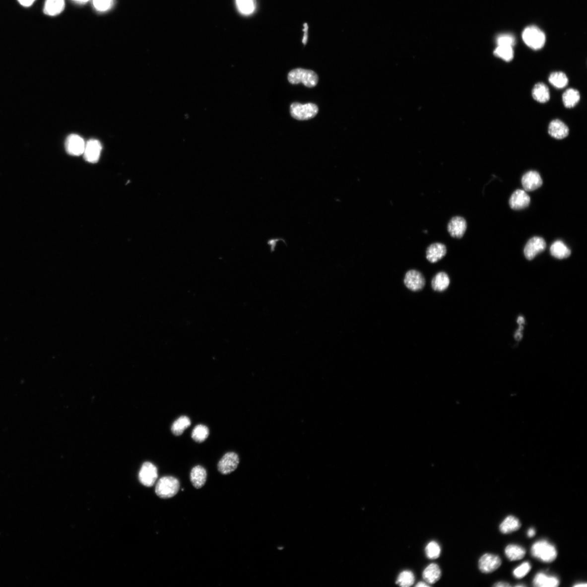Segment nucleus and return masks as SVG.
Masks as SVG:
<instances>
[{
	"mask_svg": "<svg viewBox=\"0 0 587 587\" xmlns=\"http://www.w3.org/2000/svg\"><path fill=\"white\" fill-rule=\"evenodd\" d=\"M521 527L520 521L512 516L507 517L501 523L500 530L504 534H509L517 531Z\"/></svg>",
	"mask_w": 587,
	"mask_h": 587,
	"instance_id": "obj_25",
	"label": "nucleus"
},
{
	"mask_svg": "<svg viewBox=\"0 0 587 587\" xmlns=\"http://www.w3.org/2000/svg\"><path fill=\"white\" fill-rule=\"evenodd\" d=\"M425 552L427 557L430 559L435 560L440 556L441 547L436 541H432L427 545Z\"/></svg>",
	"mask_w": 587,
	"mask_h": 587,
	"instance_id": "obj_35",
	"label": "nucleus"
},
{
	"mask_svg": "<svg viewBox=\"0 0 587 587\" xmlns=\"http://www.w3.org/2000/svg\"><path fill=\"white\" fill-rule=\"evenodd\" d=\"M516 587H526V586L523 585H516Z\"/></svg>",
	"mask_w": 587,
	"mask_h": 587,
	"instance_id": "obj_48",
	"label": "nucleus"
},
{
	"mask_svg": "<svg viewBox=\"0 0 587 587\" xmlns=\"http://www.w3.org/2000/svg\"><path fill=\"white\" fill-rule=\"evenodd\" d=\"M157 478L158 471L155 465L149 461L142 464L139 474V481L142 484L151 487L155 484Z\"/></svg>",
	"mask_w": 587,
	"mask_h": 587,
	"instance_id": "obj_7",
	"label": "nucleus"
},
{
	"mask_svg": "<svg viewBox=\"0 0 587 587\" xmlns=\"http://www.w3.org/2000/svg\"><path fill=\"white\" fill-rule=\"evenodd\" d=\"M447 249L445 245L440 243L432 244L426 250V259L431 263H435L445 257Z\"/></svg>",
	"mask_w": 587,
	"mask_h": 587,
	"instance_id": "obj_16",
	"label": "nucleus"
},
{
	"mask_svg": "<svg viewBox=\"0 0 587 587\" xmlns=\"http://www.w3.org/2000/svg\"><path fill=\"white\" fill-rule=\"evenodd\" d=\"M65 146V150L69 155L79 156L83 154L85 142L80 136L73 134L67 136Z\"/></svg>",
	"mask_w": 587,
	"mask_h": 587,
	"instance_id": "obj_10",
	"label": "nucleus"
},
{
	"mask_svg": "<svg viewBox=\"0 0 587 587\" xmlns=\"http://www.w3.org/2000/svg\"><path fill=\"white\" fill-rule=\"evenodd\" d=\"M280 242H283L285 244H286V242L285 241L284 239L281 238L270 239V240L267 242V245H268L270 248V251L271 253L274 252L277 246V243Z\"/></svg>",
	"mask_w": 587,
	"mask_h": 587,
	"instance_id": "obj_38",
	"label": "nucleus"
},
{
	"mask_svg": "<svg viewBox=\"0 0 587 587\" xmlns=\"http://www.w3.org/2000/svg\"><path fill=\"white\" fill-rule=\"evenodd\" d=\"M531 554L541 561L550 563L556 560L557 551L554 545L547 540H541L532 545Z\"/></svg>",
	"mask_w": 587,
	"mask_h": 587,
	"instance_id": "obj_1",
	"label": "nucleus"
},
{
	"mask_svg": "<svg viewBox=\"0 0 587 587\" xmlns=\"http://www.w3.org/2000/svg\"><path fill=\"white\" fill-rule=\"evenodd\" d=\"M19 2L24 7H30L35 2L36 0H18Z\"/></svg>",
	"mask_w": 587,
	"mask_h": 587,
	"instance_id": "obj_40",
	"label": "nucleus"
},
{
	"mask_svg": "<svg viewBox=\"0 0 587 587\" xmlns=\"http://www.w3.org/2000/svg\"><path fill=\"white\" fill-rule=\"evenodd\" d=\"M403 282L405 286L413 292H419L425 286V278L422 273L417 270H410L404 276Z\"/></svg>",
	"mask_w": 587,
	"mask_h": 587,
	"instance_id": "obj_6",
	"label": "nucleus"
},
{
	"mask_svg": "<svg viewBox=\"0 0 587 587\" xmlns=\"http://www.w3.org/2000/svg\"><path fill=\"white\" fill-rule=\"evenodd\" d=\"M569 130L566 124L561 120L555 119L549 124V133L556 139H561L568 135Z\"/></svg>",
	"mask_w": 587,
	"mask_h": 587,
	"instance_id": "obj_17",
	"label": "nucleus"
},
{
	"mask_svg": "<svg viewBox=\"0 0 587 587\" xmlns=\"http://www.w3.org/2000/svg\"><path fill=\"white\" fill-rule=\"evenodd\" d=\"M236 3L239 12L246 16L253 14L256 8V0H236Z\"/></svg>",
	"mask_w": 587,
	"mask_h": 587,
	"instance_id": "obj_29",
	"label": "nucleus"
},
{
	"mask_svg": "<svg viewBox=\"0 0 587 587\" xmlns=\"http://www.w3.org/2000/svg\"><path fill=\"white\" fill-rule=\"evenodd\" d=\"M522 39L530 48L539 50L542 48L545 43V34L536 26H529L522 32Z\"/></svg>",
	"mask_w": 587,
	"mask_h": 587,
	"instance_id": "obj_4",
	"label": "nucleus"
},
{
	"mask_svg": "<svg viewBox=\"0 0 587 587\" xmlns=\"http://www.w3.org/2000/svg\"><path fill=\"white\" fill-rule=\"evenodd\" d=\"M180 484L179 480L173 476H164L160 478L156 484L155 492L159 498H173L179 491Z\"/></svg>",
	"mask_w": 587,
	"mask_h": 587,
	"instance_id": "obj_2",
	"label": "nucleus"
},
{
	"mask_svg": "<svg viewBox=\"0 0 587 587\" xmlns=\"http://www.w3.org/2000/svg\"><path fill=\"white\" fill-rule=\"evenodd\" d=\"M416 587H430V585L426 584L425 583L420 582L417 585H416Z\"/></svg>",
	"mask_w": 587,
	"mask_h": 587,
	"instance_id": "obj_46",
	"label": "nucleus"
},
{
	"mask_svg": "<svg viewBox=\"0 0 587 587\" xmlns=\"http://www.w3.org/2000/svg\"><path fill=\"white\" fill-rule=\"evenodd\" d=\"M531 201L526 191L518 190L516 191L510 197V205L512 209L521 210L527 207Z\"/></svg>",
	"mask_w": 587,
	"mask_h": 587,
	"instance_id": "obj_15",
	"label": "nucleus"
},
{
	"mask_svg": "<svg viewBox=\"0 0 587 587\" xmlns=\"http://www.w3.org/2000/svg\"><path fill=\"white\" fill-rule=\"evenodd\" d=\"M239 463V458L236 453H227L220 460L218 469L222 474H229L237 468Z\"/></svg>",
	"mask_w": 587,
	"mask_h": 587,
	"instance_id": "obj_8",
	"label": "nucleus"
},
{
	"mask_svg": "<svg viewBox=\"0 0 587 587\" xmlns=\"http://www.w3.org/2000/svg\"><path fill=\"white\" fill-rule=\"evenodd\" d=\"M65 0H46L44 12L49 16H56L61 13L65 8Z\"/></svg>",
	"mask_w": 587,
	"mask_h": 587,
	"instance_id": "obj_21",
	"label": "nucleus"
},
{
	"mask_svg": "<svg viewBox=\"0 0 587 587\" xmlns=\"http://www.w3.org/2000/svg\"><path fill=\"white\" fill-rule=\"evenodd\" d=\"M550 253L554 258L562 260L567 259L571 255V251L561 241H557L552 244Z\"/></svg>",
	"mask_w": 587,
	"mask_h": 587,
	"instance_id": "obj_23",
	"label": "nucleus"
},
{
	"mask_svg": "<svg viewBox=\"0 0 587 587\" xmlns=\"http://www.w3.org/2000/svg\"><path fill=\"white\" fill-rule=\"evenodd\" d=\"M450 280L449 275L445 272H440L432 278L431 286L433 290L436 292H442L446 290L450 285Z\"/></svg>",
	"mask_w": 587,
	"mask_h": 587,
	"instance_id": "obj_20",
	"label": "nucleus"
},
{
	"mask_svg": "<svg viewBox=\"0 0 587 587\" xmlns=\"http://www.w3.org/2000/svg\"><path fill=\"white\" fill-rule=\"evenodd\" d=\"M549 81L554 87L563 88L567 86L568 78L565 73L558 71L552 72L549 77Z\"/></svg>",
	"mask_w": 587,
	"mask_h": 587,
	"instance_id": "obj_30",
	"label": "nucleus"
},
{
	"mask_svg": "<svg viewBox=\"0 0 587 587\" xmlns=\"http://www.w3.org/2000/svg\"><path fill=\"white\" fill-rule=\"evenodd\" d=\"M191 425V421L189 418L187 416H181L174 421L171 430L174 435L179 436L183 434Z\"/></svg>",
	"mask_w": 587,
	"mask_h": 587,
	"instance_id": "obj_27",
	"label": "nucleus"
},
{
	"mask_svg": "<svg viewBox=\"0 0 587 587\" xmlns=\"http://www.w3.org/2000/svg\"><path fill=\"white\" fill-rule=\"evenodd\" d=\"M544 239L539 237H534L529 239L524 249V255L528 260H532L546 249Z\"/></svg>",
	"mask_w": 587,
	"mask_h": 587,
	"instance_id": "obj_9",
	"label": "nucleus"
},
{
	"mask_svg": "<svg viewBox=\"0 0 587 587\" xmlns=\"http://www.w3.org/2000/svg\"><path fill=\"white\" fill-rule=\"evenodd\" d=\"M535 534V529L533 528H529L527 532L528 537L529 538L533 537Z\"/></svg>",
	"mask_w": 587,
	"mask_h": 587,
	"instance_id": "obj_43",
	"label": "nucleus"
},
{
	"mask_svg": "<svg viewBox=\"0 0 587 587\" xmlns=\"http://www.w3.org/2000/svg\"><path fill=\"white\" fill-rule=\"evenodd\" d=\"M501 565L500 558L497 555L486 554L482 556L478 562L480 571L483 573H491Z\"/></svg>",
	"mask_w": 587,
	"mask_h": 587,
	"instance_id": "obj_12",
	"label": "nucleus"
},
{
	"mask_svg": "<svg viewBox=\"0 0 587 587\" xmlns=\"http://www.w3.org/2000/svg\"><path fill=\"white\" fill-rule=\"evenodd\" d=\"M115 2V0H93L94 8L100 13L106 12L110 10Z\"/></svg>",
	"mask_w": 587,
	"mask_h": 587,
	"instance_id": "obj_34",
	"label": "nucleus"
},
{
	"mask_svg": "<svg viewBox=\"0 0 587 587\" xmlns=\"http://www.w3.org/2000/svg\"><path fill=\"white\" fill-rule=\"evenodd\" d=\"M494 54L507 62H510L514 59V51L511 47L498 46L494 50Z\"/></svg>",
	"mask_w": 587,
	"mask_h": 587,
	"instance_id": "obj_32",
	"label": "nucleus"
},
{
	"mask_svg": "<svg viewBox=\"0 0 587 587\" xmlns=\"http://www.w3.org/2000/svg\"><path fill=\"white\" fill-rule=\"evenodd\" d=\"M494 587H511V586L509 584L507 583L500 582V583H498L497 584H495L494 585Z\"/></svg>",
	"mask_w": 587,
	"mask_h": 587,
	"instance_id": "obj_42",
	"label": "nucleus"
},
{
	"mask_svg": "<svg viewBox=\"0 0 587 587\" xmlns=\"http://www.w3.org/2000/svg\"><path fill=\"white\" fill-rule=\"evenodd\" d=\"M523 329V325H520V327L518 329V331L515 334V338L517 340H520L522 338V331Z\"/></svg>",
	"mask_w": 587,
	"mask_h": 587,
	"instance_id": "obj_41",
	"label": "nucleus"
},
{
	"mask_svg": "<svg viewBox=\"0 0 587 587\" xmlns=\"http://www.w3.org/2000/svg\"><path fill=\"white\" fill-rule=\"evenodd\" d=\"M532 96L535 100L540 103H545L550 98L549 89L543 83H538L534 85L532 90Z\"/></svg>",
	"mask_w": 587,
	"mask_h": 587,
	"instance_id": "obj_24",
	"label": "nucleus"
},
{
	"mask_svg": "<svg viewBox=\"0 0 587 587\" xmlns=\"http://www.w3.org/2000/svg\"><path fill=\"white\" fill-rule=\"evenodd\" d=\"M318 111V106L311 103L301 104L298 102H295L290 108V115L298 121H308L315 118Z\"/></svg>",
	"mask_w": 587,
	"mask_h": 587,
	"instance_id": "obj_5",
	"label": "nucleus"
},
{
	"mask_svg": "<svg viewBox=\"0 0 587 587\" xmlns=\"http://www.w3.org/2000/svg\"><path fill=\"white\" fill-rule=\"evenodd\" d=\"M71 1L78 4H83L87 3L90 0H71Z\"/></svg>",
	"mask_w": 587,
	"mask_h": 587,
	"instance_id": "obj_44",
	"label": "nucleus"
},
{
	"mask_svg": "<svg viewBox=\"0 0 587 587\" xmlns=\"http://www.w3.org/2000/svg\"><path fill=\"white\" fill-rule=\"evenodd\" d=\"M531 566L530 565L529 562H523L520 567H517L515 569L514 575L515 577L517 579H521L525 577V576L531 571Z\"/></svg>",
	"mask_w": 587,
	"mask_h": 587,
	"instance_id": "obj_37",
	"label": "nucleus"
},
{
	"mask_svg": "<svg viewBox=\"0 0 587 587\" xmlns=\"http://www.w3.org/2000/svg\"><path fill=\"white\" fill-rule=\"evenodd\" d=\"M207 471L203 467L197 465L192 469L191 472V481L194 487L196 489L202 488L207 480Z\"/></svg>",
	"mask_w": 587,
	"mask_h": 587,
	"instance_id": "obj_18",
	"label": "nucleus"
},
{
	"mask_svg": "<svg viewBox=\"0 0 587 587\" xmlns=\"http://www.w3.org/2000/svg\"><path fill=\"white\" fill-rule=\"evenodd\" d=\"M587 584H586V583H585V584H577V585H574V587H587Z\"/></svg>",
	"mask_w": 587,
	"mask_h": 587,
	"instance_id": "obj_47",
	"label": "nucleus"
},
{
	"mask_svg": "<svg viewBox=\"0 0 587 587\" xmlns=\"http://www.w3.org/2000/svg\"><path fill=\"white\" fill-rule=\"evenodd\" d=\"M517 322L520 326V325H523L525 323V320H524V318L522 317H520L518 318Z\"/></svg>",
	"mask_w": 587,
	"mask_h": 587,
	"instance_id": "obj_45",
	"label": "nucleus"
},
{
	"mask_svg": "<svg viewBox=\"0 0 587 587\" xmlns=\"http://www.w3.org/2000/svg\"><path fill=\"white\" fill-rule=\"evenodd\" d=\"M466 220L461 216H455L448 224V230L450 236L455 238H461L466 230Z\"/></svg>",
	"mask_w": 587,
	"mask_h": 587,
	"instance_id": "obj_14",
	"label": "nucleus"
},
{
	"mask_svg": "<svg viewBox=\"0 0 587 587\" xmlns=\"http://www.w3.org/2000/svg\"><path fill=\"white\" fill-rule=\"evenodd\" d=\"M289 82L292 84L303 83L307 87L316 86L319 78L317 74L312 70L296 69L290 71L288 76Z\"/></svg>",
	"mask_w": 587,
	"mask_h": 587,
	"instance_id": "obj_3",
	"label": "nucleus"
},
{
	"mask_svg": "<svg viewBox=\"0 0 587 587\" xmlns=\"http://www.w3.org/2000/svg\"><path fill=\"white\" fill-rule=\"evenodd\" d=\"M563 101L564 106L571 108L577 105L580 99L579 91L573 88L567 89L563 94Z\"/></svg>",
	"mask_w": 587,
	"mask_h": 587,
	"instance_id": "obj_28",
	"label": "nucleus"
},
{
	"mask_svg": "<svg viewBox=\"0 0 587 587\" xmlns=\"http://www.w3.org/2000/svg\"><path fill=\"white\" fill-rule=\"evenodd\" d=\"M497 43L498 46H508L513 47L516 44V39L514 36L509 34H504L498 37Z\"/></svg>",
	"mask_w": 587,
	"mask_h": 587,
	"instance_id": "obj_36",
	"label": "nucleus"
},
{
	"mask_svg": "<svg viewBox=\"0 0 587 587\" xmlns=\"http://www.w3.org/2000/svg\"><path fill=\"white\" fill-rule=\"evenodd\" d=\"M209 434V431L206 426L198 425L193 429L192 437L193 440L197 443H202L207 440Z\"/></svg>",
	"mask_w": 587,
	"mask_h": 587,
	"instance_id": "obj_31",
	"label": "nucleus"
},
{
	"mask_svg": "<svg viewBox=\"0 0 587 587\" xmlns=\"http://www.w3.org/2000/svg\"><path fill=\"white\" fill-rule=\"evenodd\" d=\"M101 142L96 139H90L85 143L83 156L85 160L91 163H95L99 160L102 150Z\"/></svg>",
	"mask_w": 587,
	"mask_h": 587,
	"instance_id": "obj_11",
	"label": "nucleus"
},
{
	"mask_svg": "<svg viewBox=\"0 0 587 587\" xmlns=\"http://www.w3.org/2000/svg\"><path fill=\"white\" fill-rule=\"evenodd\" d=\"M414 581L413 573L411 571H404L398 575L396 583L401 587H408L412 586Z\"/></svg>",
	"mask_w": 587,
	"mask_h": 587,
	"instance_id": "obj_33",
	"label": "nucleus"
},
{
	"mask_svg": "<svg viewBox=\"0 0 587 587\" xmlns=\"http://www.w3.org/2000/svg\"><path fill=\"white\" fill-rule=\"evenodd\" d=\"M505 554L511 561L520 560L525 556L526 550L520 545L510 544L506 547Z\"/></svg>",
	"mask_w": 587,
	"mask_h": 587,
	"instance_id": "obj_26",
	"label": "nucleus"
},
{
	"mask_svg": "<svg viewBox=\"0 0 587 587\" xmlns=\"http://www.w3.org/2000/svg\"><path fill=\"white\" fill-rule=\"evenodd\" d=\"M308 30H309V26H308L307 23H305L304 25V36L303 38V43L305 45L306 44L308 40V34H309Z\"/></svg>",
	"mask_w": 587,
	"mask_h": 587,
	"instance_id": "obj_39",
	"label": "nucleus"
},
{
	"mask_svg": "<svg viewBox=\"0 0 587 587\" xmlns=\"http://www.w3.org/2000/svg\"><path fill=\"white\" fill-rule=\"evenodd\" d=\"M441 574L440 568L437 564L432 563L424 569L423 577L427 584H434L440 579Z\"/></svg>",
	"mask_w": 587,
	"mask_h": 587,
	"instance_id": "obj_22",
	"label": "nucleus"
},
{
	"mask_svg": "<svg viewBox=\"0 0 587 587\" xmlns=\"http://www.w3.org/2000/svg\"><path fill=\"white\" fill-rule=\"evenodd\" d=\"M522 185L526 192H532L538 189L543 185L540 174L535 171H529L522 176Z\"/></svg>",
	"mask_w": 587,
	"mask_h": 587,
	"instance_id": "obj_13",
	"label": "nucleus"
},
{
	"mask_svg": "<svg viewBox=\"0 0 587 587\" xmlns=\"http://www.w3.org/2000/svg\"><path fill=\"white\" fill-rule=\"evenodd\" d=\"M560 581L555 577L548 576L543 573H538L533 581V585L537 587H557Z\"/></svg>",
	"mask_w": 587,
	"mask_h": 587,
	"instance_id": "obj_19",
	"label": "nucleus"
}]
</instances>
